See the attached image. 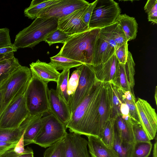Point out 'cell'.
<instances>
[{"mask_svg":"<svg viewBox=\"0 0 157 157\" xmlns=\"http://www.w3.org/2000/svg\"><path fill=\"white\" fill-rule=\"evenodd\" d=\"M17 144L0 141V155L9 149L15 147Z\"/></svg>","mask_w":157,"mask_h":157,"instance_id":"43","label":"cell"},{"mask_svg":"<svg viewBox=\"0 0 157 157\" xmlns=\"http://www.w3.org/2000/svg\"><path fill=\"white\" fill-rule=\"evenodd\" d=\"M43 157H66L64 138L49 147L44 152Z\"/></svg>","mask_w":157,"mask_h":157,"instance_id":"31","label":"cell"},{"mask_svg":"<svg viewBox=\"0 0 157 157\" xmlns=\"http://www.w3.org/2000/svg\"><path fill=\"white\" fill-rule=\"evenodd\" d=\"M114 128L122 141L127 143H135L131 118L126 121L122 118L121 115L118 116L115 118Z\"/></svg>","mask_w":157,"mask_h":157,"instance_id":"22","label":"cell"},{"mask_svg":"<svg viewBox=\"0 0 157 157\" xmlns=\"http://www.w3.org/2000/svg\"><path fill=\"white\" fill-rule=\"evenodd\" d=\"M32 77L30 68L21 65L4 82L2 85V113L11 102L24 94Z\"/></svg>","mask_w":157,"mask_h":157,"instance_id":"5","label":"cell"},{"mask_svg":"<svg viewBox=\"0 0 157 157\" xmlns=\"http://www.w3.org/2000/svg\"><path fill=\"white\" fill-rule=\"evenodd\" d=\"M50 59L49 63L57 70H70L72 68L77 67L83 64L82 62L61 56L58 53L50 57Z\"/></svg>","mask_w":157,"mask_h":157,"instance_id":"26","label":"cell"},{"mask_svg":"<svg viewBox=\"0 0 157 157\" xmlns=\"http://www.w3.org/2000/svg\"><path fill=\"white\" fill-rule=\"evenodd\" d=\"M9 29L6 28L0 29V48L12 46Z\"/></svg>","mask_w":157,"mask_h":157,"instance_id":"41","label":"cell"},{"mask_svg":"<svg viewBox=\"0 0 157 157\" xmlns=\"http://www.w3.org/2000/svg\"><path fill=\"white\" fill-rule=\"evenodd\" d=\"M20 64L14 56L0 62V83L2 84L18 67Z\"/></svg>","mask_w":157,"mask_h":157,"instance_id":"27","label":"cell"},{"mask_svg":"<svg viewBox=\"0 0 157 157\" xmlns=\"http://www.w3.org/2000/svg\"><path fill=\"white\" fill-rule=\"evenodd\" d=\"M14 56L13 52L5 55H0V62L10 59Z\"/></svg>","mask_w":157,"mask_h":157,"instance_id":"47","label":"cell"},{"mask_svg":"<svg viewBox=\"0 0 157 157\" xmlns=\"http://www.w3.org/2000/svg\"><path fill=\"white\" fill-rule=\"evenodd\" d=\"M61 0H33L30 6L24 11L25 16L31 19H35L45 9L59 2Z\"/></svg>","mask_w":157,"mask_h":157,"instance_id":"24","label":"cell"},{"mask_svg":"<svg viewBox=\"0 0 157 157\" xmlns=\"http://www.w3.org/2000/svg\"><path fill=\"white\" fill-rule=\"evenodd\" d=\"M52 115L50 113L44 117H43V114L29 115L21 123L20 126L25 130L23 135L25 146L33 143L35 137Z\"/></svg>","mask_w":157,"mask_h":157,"instance_id":"15","label":"cell"},{"mask_svg":"<svg viewBox=\"0 0 157 157\" xmlns=\"http://www.w3.org/2000/svg\"><path fill=\"white\" fill-rule=\"evenodd\" d=\"M30 69L44 81L57 82L60 73L49 63L41 62L38 59L30 64Z\"/></svg>","mask_w":157,"mask_h":157,"instance_id":"20","label":"cell"},{"mask_svg":"<svg viewBox=\"0 0 157 157\" xmlns=\"http://www.w3.org/2000/svg\"><path fill=\"white\" fill-rule=\"evenodd\" d=\"M117 91L120 100L128 106L129 109L128 115L130 117L135 121L140 123L136 106V102L130 101L122 98L117 90Z\"/></svg>","mask_w":157,"mask_h":157,"instance_id":"40","label":"cell"},{"mask_svg":"<svg viewBox=\"0 0 157 157\" xmlns=\"http://www.w3.org/2000/svg\"><path fill=\"white\" fill-rule=\"evenodd\" d=\"M104 83L97 81L88 94L71 113L66 125L70 132L94 135L99 127L98 108Z\"/></svg>","mask_w":157,"mask_h":157,"instance_id":"1","label":"cell"},{"mask_svg":"<svg viewBox=\"0 0 157 157\" xmlns=\"http://www.w3.org/2000/svg\"><path fill=\"white\" fill-rule=\"evenodd\" d=\"M88 5L59 19L58 28L71 35H73L88 29V27L82 21V17Z\"/></svg>","mask_w":157,"mask_h":157,"instance_id":"14","label":"cell"},{"mask_svg":"<svg viewBox=\"0 0 157 157\" xmlns=\"http://www.w3.org/2000/svg\"><path fill=\"white\" fill-rule=\"evenodd\" d=\"M128 46L126 42L115 50V54L120 64H125L126 62L129 52Z\"/></svg>","mask_w":157,"mask_h":157,"instance_id":"39","label":"cell"},{"mask_svg":"<svg viewBox=\"0 0 157 157\" xmlns=\"http://www.w3.org/2000/svg\"><path fill=\"white\" fill-rule=\"evenodd\" d=\"M72 36L57 28L49 34L44 41L47 43L49 46L57 43L64 44Z\"/></svg>","mask_w":157,"mask_h":157,"instance_id":"33","label":"cell"},{"mask_svg":"<svg viewBox=\"0 0 157 157\" xmlns=\"http://www.w3.org/2000/svg\"><path fill=\"white\" fill-rule=\"evenodd\" d=\"M14 147L9 149L3 154L0 155V157H17L22 155L18 154L14 150Z\"/></svg>","mask_w":157,"mask_h":157,"instance_id":"45","label":"cell"},{"mask_svg":"<svg viewBox=\"0 0 157 157\" xmlns=\"http://www.w3.org/2000/svg\"><path fill=\"white\" fill-rule=\"evenodd\" d=\"M48 101L50 112L66 127L71 116L68 105L59 97L56 90L53 89L49 90Z\"/></svg>","mask_w":157,"mask_h":157,"instance_id":"17","label":"cell"},{"mask_svg":"<svg viewBox=\"0 0 157 157\" xmlns=\"http://www.w3.org/2000/svg\"><path fill=\"white\" fill-rule=\"evenodd\" d=\"M78 67L81 71L78 83L68 105L71 113L88 94L98 81L92 65L83 63Z\"/></svg>","mask_w":157,"mask_h":157,"instance_id":"10","label":"cell"},{"mask_svg":"<svg viewBox=\"0 0 157 157\" xmlns=\"http://www.w3.org/2000/svg\"><path fill=\"white\" fill-rule=\"evenodd\" d=\"M100 28L88 29L72 35L63 45L58 54L84 64L92 65L94 49Z\"/></svg>","mask_w":157,"mask_h":157,"instance_id":"2","label":"cell"},{"mask_svg":"<svg viewBox=\"0 0 157 157\" xmlns=\"http://www.w3.org/2000/svg\"><path fill=\"white\" fill-rule=\"evenodd\" d=\"M134 143L122 141L115 129L113 148L117 154L118 157H132Z\"/></svg>","mask_w":157,"mask_h":157,"instance_id":"28","label":"cell"},{"mask_svg":"<svg viewBox=\"0 0 157 157\" xmlns=\"http://www.w3.org/2000/svg\"><path fill=\"white\" fill-rule=\"evenodd\" d=\"M115 121V118L110 119L99 137L106 145L112 148L114 139Z\"/></svg>","mask_w":157,"mask_h":157,"instance_id":"30","label":"cell"},{"mask_svg":"<svg viewBox=\"0 0 157 157\" xmlns=\"http://www.w3.org/2000/svg\"><path fill=\"white\" fill-rule=\"evenodd\" d=\"M29 115L24 94L11 102L2 112L0 116V128H18Z\"/></svg>","mask_w":157,"mask_h":157,"instance_id":"8","label":"cell"},{"mask_svg":"<svg viewBox=\"0 0 157 157\" xmlns=\"http://www.w3.org/2000/svg\"><path fill=\"white\" fill-rule=\"evenodd\" d=\"M64 140L66 157H90L87 148L88 141L81 135L70 132Z\"/></svg>","mask_w":157,"mask_h":157,"instance_id":"16","label":"cell"},{"mask_svg":"<svg viewBox=\"0 0 157 157\" xmlns=\"http://www.w3.org/2000/svg\"><path fill=\"white\" fill-rule=\"evenodd\" d=\"M121 12L118 3L114 0H97L88 29L101 28L114 23Z\"/></svg>","mask_w":157,"mask_h":157,"instance_id":"6","label":"cell"},{"mask_svg":"<svg viewBox=\"0 0 157 157\" xmlns=\"http://www.w3.org/2000/svg\"><path fill=\"white\" fill-rule=\"evenodd\" d=\"M119 63L114 53L105 62L92 66L97 80L103 83H113L116 77Z\"/></svg>","mask_w":157,"mask_h":157,"instance_id":"18","label":"cell"},{"mask_svg":"<svg viewBox=\"0 0 157 157\" xmlns=\"http://www.w3.org/2000/svg\"><path fill=\"white\" fill-rule=\"evenodd\" d=\"M87 136L89 151L92 157H118L113 148L107 146L98 137Z\"/></svg>","mask_w":157,"mask_h":157,"instance_id":"21","label":"cell"},{"mask_svg":"<svg viewBox=\"0 0 157 157\" xmlns=\"http://www.w3.org/2000/svg\"><path fill=\"white\" fill-rule=\"evenodd\" d=\"M152 146L151 141L135 142L132 157H148L150 154Z\"/></svg>","mask_w":157,"mask_h":157,"instance_id":"34","label":"cell"},{"mask_svg":"<svg viewBox=\"0 0 157 157\" xmlns=\"http://www.w3.org/2000/svg\"><path fill=\"white\" fill-rule=\"evenodd\" d=\"M117 22L100 28L95 46L92 65L96 66L107 61L115 53L116 44L113 32Z\"/></svg>","mask_w":157,"mask_h":157,"instance_id":"7","label":"cell"},{"mask_svg":"<svg viewBox=\"0 0 157 157\" xmlns=\"http://www.w3.org/2000/svg\"><path fill=\"white\" fill-rule=\"evenodd\" d=\"M111 100L112 107L111 118H115L119 115H121L120 107L122 101L120 99L117 87L110 83Z\"/></svg>","mask_w":157,"mask_h":157,"instance_id":"32","label":"cell"},{"mask_svg":"<svg viewBox=\"0 0 157 157\" xmlns=\"http://www.w3.org/2000/svg\"><path fill=\"white\" fill-rule=\"evenodd\" d=\"M123 30L127 41L135 39L137 32L138 24L135 19L126 15L120 14L116 21Z\"/></svg>","mask_w":157,"mask_h":157,"instance_id":"23","label":"cell"},{"mask_svg":"<svg viewBox=\"0 0 157 157\" xmlns=\"http://www.w3.org/2000/svg\"><path fill=\"white\" fill-rule=\"evenodd\" d=\"M111 110L110 83H104L98 108L100 136L106 123L111 117Z\"/></svg>","mask_w":157,"mask_h":157,"instance_id":"19","label":"cell"},{"mask_svg":"<svg viewBox=\"0 0 157 157\" xmlns=\"http://www.w3.org/2000/svg\"><path fill=\"white\" fill-rule=\"evenodd\" d=\"M97 2V0H96L91 3H89L82 17V21L88 27L93 9Z\"/></svg>","mask_w":157,"mask_h":157,"instance_id":"42","label":"cell"},{"mask_svg":"<svg viewBox=\"0 0 157 157\" xmlns=\"http://www.w3.org/2000/svg\"><path fill=\"white\" fill-rule=\"evenodd\" d=\"M121 101L120 107V111L121 115H128L129 109L128 106L124 103Z\"/></svg>","mask_w":157,"mask_h":157,"instance_id":"46","label":"cell"},{"mask_svg":"<svg viewBox=\"0 0 157 157\" xmlns=\"http://www.w3.org/2000/svg\"><path fill=\"white\" fill-rule=\"evenodd\" d=\"M140 124L150 140L156 135L157 116L155 109L146 100L138 98L136 103Z\"/></svg>","mask_w":157,"mask_h":157,"instance_id":"11","label":"cell"},{"mask_svg":"<svg viewBox=\"0 0 157 157\" xmlns=\"http://www.w3.org/2000/svg\"><path fill=\"white\" fill-rule=\"evenodd\" d=\"M17 157H34L33 151L31 148L29 147L28 150L26 152Z\"/></svg>","mask_w":157,"mask_h":157,"instance_id":"48","label":"cell"},{"mask_svg":"<svg viewBox=\"0 0 157 157\" xmlns=\"http://www.w3.org/2000/svg\"><path fill=\"white\" fill-rule=\"evenodd\" d=\"M70 70L63 71L60 73L58 81L56 92L59 97L68 105L70 98L67 93V85Z\"/></svg>","mask_w":157,"mask_h":157,"instance_id":"25","label":"cell"},{"mask_svg":"<svg viewBox=\"0 0 157 157\" xmlns=\"http://www.w3.org/2000/svg\"><path fill=\"white\" fill-rule=\"evenodd\" d=\"M31 81L24 94L29 115L44 114L49 111L48 82L32 71Z\"/></svg>","mask_w":157,"mask_h":157,"instance_id":"4","label":"cell"},{"mask_svg":"<svg viewBox=\"0 0 157 157\" xmlns=\"http://www.w3.org/2000/svg\"><path fill=\"white\" fill-rule=\"evenodd\" d=\"M2 85L0 89V116L2 113Z\"/></svg>","mask_w":157,"mask_h":157,"instance_id":"50","label":"cell"},{"mask_svg":"<svg viewBox=\"0 0 157 157\" xmlns=\"http://www.w3.org/2000/svg\"><path fill=\"white\" fill-rule=\"evenodd\" d=\"M144 10L148 14L149 21L157 23V0H148L144 7Z\"/></svg>","mask_w":157,"mask_h":157,"instance_id":"36","label":"cell"},{"mask_svg":"<svg viewBox=\"0 0 157 157\" xmlns=\"http://www.w3.org/2000/svg\"><path fill=\"white\" fill-rule=\"evenodd\" d=\"M157 86L155 88V102L156 104H157Z\"/></svg>","mask_w":157,"mask_h":157,"instance_id":"51","label":"cell"},{"mask_svg":"<svg viewBox=\"0 0 157 157\" xmlns=\"http://www.w3.org/2000/svg\"><path fill=\"white\" fill-rule=\"evenodd\" d=\"M24 131L20 127L13 128H0V141L17 143L23 136Z\"/></svg>","mask_w":157,"mask_h":157,"instance_id":"29","label":"cell"},{"mask_svg":"<svg viewBox=\"0 0 157 157\" xmlns=\"http://www.w3.org/2000/svg\"><path fill=\"white\" fill-rule=\"evenodd\" d=\"M58 20L55 17H37L17 34L13 46L17 49L34 47L58 28Z\"/></svg>","mask_w":157,"mask_h":157,"instance_id":"3","label":"cell"},{"mask_svg":"<svg viewBox=\"0 0 157 157\" xmlns=\"http://www.w3.org/2000/svg\"><path fill=\"white\" fill-rule=\"evenodd\" d=\"M65 125L52 114L34 139L33 143L46 148L66 137Z\"/></svg>","mask_w":157,"mask_h":157,"instance_id":"9","label":"cell"},{"mask_svg":"<svg viewBox=\"0 0 157 157\" xmlns=\"http://www.w3.org/2000/svg\"><path fill=\"white\" fill-rule=\"evenodd\" d=\"M155 142L154 144V148L153 150V157H157V136L156 135L155 137Z\"/></svg>","mask_w":157,"mask_h":157,"instance_id":"49","label":"cell"},{"mask_svg":"<svg viewBox=\"0 0 157 157\" xmlns=\"http://www.w3.org/2000/svg\"><path fill=\"white\" fill-rule=\"evenodd\" d=\"M132 125L135 142L151 141L140 123L132 119Z\"/></svg>","mask_w":157,"mask_h":157,"instance_id":"35","label":"cell"},{"mask_svg":"<svg viewBox=\"0 0 157 157\" xmlns=\"http://www.w3.org/2000/svg\"><path fill=\"white\" fill-rule=\"evenodd\" d=\"M2 83V84H3ZM2 84H1L0 83V89H1V87L2 86Z\"/></svg>","mask_w":157,"mask_h":157,"instance_id":"52","label":"cell"},{"mask_svg":"<svg viewBox=\"0 0 157 157\" xmlns=\"http://www.w3.org/2000/svg\"><path fill=\"white\" fill-rule=\"evenodd\" d=\"M74 71L68 80L67 85V93L70 99L74 95L77 86L81 71L78 67Z\"/></svg>","mask_w":157,"mask_h":157,"instance_id":"37","label":"cell"},{"mask_svg":"<svg viewBox=\"0 0 157 157\" xmlns=\"http://www.w3.org/2000/svg\"><path fill=\"white\" fill-rule=\"evenodd\" d=\"M17 49L12 46L4 47L0 48V55H5L10 53L12 52H16Z\"/></svg>","mask_w":157,"mask_h":157,"instance_id":"44","label":"cell"},{"mask_svg":"<svg viewBox=\"0 0 157 157\" xmlns=\"http://www.w3.org/2000/svg\"><path fill=\"white\" fill-rule=\"evenodd\" d=\"M89 3L84 0H61L45 9L38 17H52L59 19L87 6Z\"/></svg>","mask_w":157,"mask_h":157,"instance_id":"12","label":"cell"},{"mask_svg":"<svg viewBox=\"0 0 157 157\" xmlns=\"http://www.w3.org/2000/svg\"><path fill=\"white\" fill-rule=\"evenodd\" d=\"M113 36L116 46L115 50L125 43L128 42L122 28L117 23L113 32Z\"/></svg>","mask_w":157,"mask_h":157,"instance_id":"38","label":"cell"},{"mask_svg":"<svg viewBox=\"0 0 157 157\" xmlns=\"http://www.w3.org/2000/svg\"><path fill=\"white\" fill-rule=\"evenodd\" d=\"M135 66L132 54L129 51L126 63H119L116 77L112 84L123 91H129L135 95Z\"/></svg>","mask_w":157,"mask_h":157,"instance_id":"13","label":"cell"}]
</instances>
